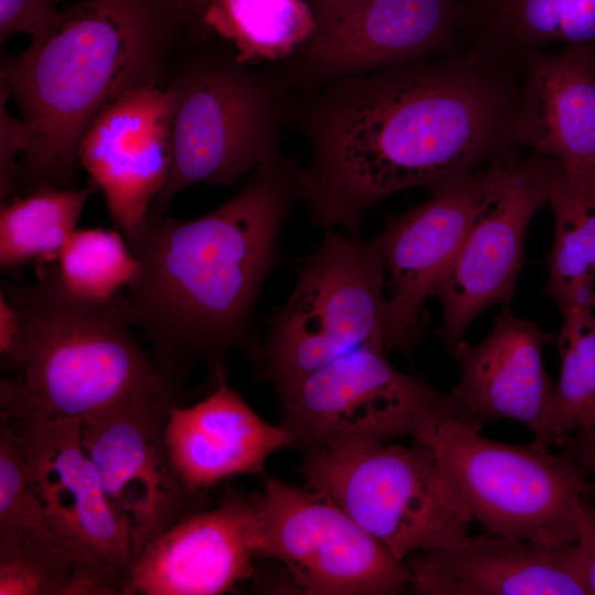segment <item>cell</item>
I'll return each mask as SVG.
<instances>
[{"instance_id":"484cf974","label":"cell","mask_w":595,"mask_h":595,"mask_svg":"<svg viewBox=\"0 0 595 595\" xmlns=\"http://www.w3.org/2000/svg\"><path fill=\"white\" fill-rule=\"evenodd\" d=\"M561 367L549 408L534 440L551 447L576 431L595 432V311L562 312L555 339Z\"/></svg>"},{"instance_id":"d6986e66","label":"cell","mask_w":595,"mask_h":595,"mask_svg":"<svg viewBox=\"0 0 595 595\" xmlns=\"http://www.w3.org/2000/svg\"><path fill=\"white\" fill-rule=\"evenodd\" d=\"M519 138L560 165L576 187L595 192V52L539 51L520 61Z\"/></svg>"},{"instance_id":"5b68a950","label":"cell","mask_w":595,"mask_h":595,"mask_svg":"<svg viewBox=\"0 0 595 595\" xmlns=\"http://www.w3.org/2000/svg\"><path fill=\"white\" fill-rule=\"evenodd\" d=\"M241 62L215 36L192 35L176 53L164 87L172 100V162L148 216L165 215L188 186H230L281 154L292 90L274 65Z\"/></svg>"},{"instance_id":"4fadbf2b","label":"cell","mask_w":595,"mask_h":595,"mask_svg":"<svg viewBox=\"0 0 595 595\" xmlns=\"http://www.w3.org/2000/svg\"><path fill=\"white\" fill-rule=\"evenodd\" d=\"M518 156V155H517ZM516 156L458 176L398 215L371 241L389 275L388 350L411 351L424 335V305L454 261L465 235Z\"/></svg>"},{"instance_id":"4316f807","label":"cell","mask_w":595,"mask_h":595,"mask_svg":"<svg viewBox=\"0 0 595 595\" xmlns=\"http://www.w3.org/2000/svg\"><path fill=\"white\" fill-rule=\"evenodd\" d=\"M53 266L61 285L89 302H108L134 281L139 261L125 235L106 228L77 229Z\"/></svg>"},{"instance_id":"836d02e7","label":"cell","mask_w":595,"mask_h":595,"mask_svg":"<svg viewBox=\"0 0 595 595\" xmlns=\"http://www.w3.org/2000/svg\"><path fill=\"white\" fill-rule=\"evenodd\" d=\"M558 446L586 472L593 486L591 496L595 497V432L576 431L564 436Z\"/></svg>"},{"instance_id":"9c48e42d","label":"cell","mask_w":595,"mask_h":595,"mask_svg":"<svg viewBox=\"0 0 595 595\" xmlns=\"http://www.w3.org/2000/svg\"><path fill=\"white\" fill-rule=\"evenodd\" d=\"M387 354L381 346L364 345L277 390L280 424L298 447L388 443L412 436L439 415L468 419L451 392L401 372Z\"/></svg>"},{"instance_id":"44dd1931","label":"cell","mask_w":595,"mask_h":595,"mask_svg":"<svg viewBox=\"0 0 595 595\" xmlns=\"http://www.w3.org/2000/svg\"><path fill=\"white\" fill-rule=\"evenodd\" d=\"M550 342L536 322L504 309L485 339L476 345L459 343L451 353L459 369L451 393L466 416L480 428L512 420L536 434L554 386L542 361Z\"/></svg>"},{"instance_id":"f546056e","label":"cell","mask_w":595,"mask_h":595,"mask_svg":"<svg viewBox=\"0 0 595 595\" xmlns=\"http://www.w3.org/2000/svg\"><path fill=\"white\" fill-rule=\"evenodd\" d=\"M8 97L0 90V197L6 202L21 191V160L26 134L19 118L8 111Z\"/></svg>"},{"instance_id":"e575fe53","label":"cell","mask_w":595,"mask_h":595,"mask_svg":"<svg viewBox=\"0 0 595 595\" xmlns=\"http://www.w3.org/2000/svg\"><path fill=\"white\" fill-rule=\"evenodd\" d=\"M190 21L198 35L209 34L204 20L213 0H172Z\"/></svg>"},{"instance_id":"4dcf8cb0","label":"cell","mask_w":595,"mask_h":595,"mask_svg":"<svg viewBox=\"0 0 595 595\" xmlns=\"http://www.w3.org/2000/svg\"><path fill=\"white\" fill-rule=\"evenodd\" d=\"M54 0H0V40L23 33L32 39L58 18Z\"/></svg>"},{"instance_id":"d6a6232c","label":"cell","mask_w":595,"mask_h":595,"mask_svg":"<svg viewBox=\"0 0 595 595\" xmlns=\"http://www.w3.org/2000/svg\"><path fill=\"white\" fill-rule=\"evenodd\" d=\"M20 334V314L7 294L0 290V357L4 368H14Z\"/></svg>"},{"instance_id":"7402d4cb","label":"cell","mask_w":595,"mask_h":595,"mask_svg":"<svg viewBox=\"0 0 595 595\" xmlns=\"http://www.w3.org/2000/svg\"><path fill=\"white\" fill-rule=\"evenodd\" d=\"M459 30L469 50L519 66L552 46L595 52V0H461Z\"/></svg>"},{"instance_id":"5bb4252c","label":"cell","mask_w":595,"mask_h":595,"mask_svg":"<svg viewBox=\"0 0 595 595\" xmlns=\"http://www.w3.org/2000/svg\"><path fill=\"white\" fill-rule=\"evenodd\" d=\"M556 167L554 161L534 153L509 161L469 226L433 292L443 310L437 335L450 354L465 340L466 329L483 311L511 301L528 227L548 202Z\"/></svg>"},{"instance_id":"2e32d148","label":"cell","mask_w":595,"mask_h":595,"mask_svg":"<svg viewBox=\"0 0 595 595\" xmlns=\"http://www.w3.org/2000/svg\"><path fill=\"white\" fill-rule=\"evenodd\" d=\"M78 163L105 198L127 241L147 221L172 162V100L167 89L145 85L106 105L78 143Z\"/></svg>"},{"instance_id":"ba28073f","label":"cell","mask_w":595,"mask_h":595,"mask_svg":"<svg viewBox=\"0 0 595 595\" xmlns=\"http://www.w3.org/2000/svg\"><path fill=\"white\" fill-rule=\"evenodd\" d=\"M307 486L334 500L396 559L444 548L474 521L419 442L305 450Z\"/></svg>"},{"instance_id":"6da1fadb","label":"cell","mask_w":595,"mask_h":595,"mask_svg":"<svg viewBox=\"0 0 595 595\" xmlns=\"http://www.w3.org/2000/svg\"><path fill=\"white\" fill-rule=\"evenodd\" d=\"M520 90V66L468 50L293 91L289 121L310 150L300 198L312 221L358 236L386 197L517 156Z\"/></svg>"},{"instance_id":"ac0fdd59","label":"cell","mask_w":595,"mask_h":595,"mask_svg":"<svg viewBox=\"0 0 595 595\" xmlns=\"http://www.w3.org/2000/svg\"><path fill=\"white\" fill-rule=\"evenodd\" d=\"M249 496L187 513L134 560L126 595H218L255 578Z\"/></svg>"},{"instance_id":"8fae6325","label":"cell","mask_w":595,"mask_h":595,"mask_svg":"<svg viewBox=\"0 0 595 595\" xmlns=\"http://www.w3.org/2000/svg\"><path fill=\"white\" fill-rule=\"evenodd\" d=\"M6 416L25 437L51 528L74 559L67 595H126L134 564L131 534L83 448L82 422Z\"/></svg>"},{"instance_id":"277c9868","label":"cell","mask_w":595,"mask_h":595,"mask_svg":"<svg viewBox=\"0 0 595 595\" xmlns=\"http://www.w3.org/2000/svg\"><path fill=\"white\" fill-rule=\"evenodd\" d=\"M31 284L1 282L21 318L14 379L0 380V413L85 420L134 401L183 394L137 340L123 293L89 302L68 293L51 263Z\"/></svg>"},{"instance_id":"f1b7e54d","label":"cell","mask_w":595,"mask_h":595,"mask_svg":"<svg viewBox=\"0 0 595 595\" xmlns=\"http://www.w3.org/2000/svg\"><path fill=\"white\" fill-rule=\"evenodd\" d=\"M0 418V529L53 532L32 475L25 437L14 420Z\"/></svg>"},{"instance_id":"d590c367","label":"cell","mask_w":595,"mask_h":595,"mask_svg":"<svg viewBox=\"0 0 595 595\" xmlns=\"http://www.w3.org/2000/svg\"><path fill=\"white\" fill-rule=\"evenodd\" d=\"M353 1H356V0H312L311 4L314 11V14L316 17V15L331 12Z\"/></svg>"},{"instance_id":"8d00e7d4","label":"cell","mask_w":595,"mask_h":595,"mask_svg":"<svg viewBox=\"0 0 595 595\" xmlns=\"http://www.w3.org/2000/svg\"><path fill=\"white\" fill-rule=\"evenodd\" d=\"M588 305L595 311V293L591 296Z\"/></svg>"},{"instance_id":"d4e9b609","label":"cell","mask_w":595,"mask_h":595,"mask_svg":"<svg viewBox=\"0 0 595 595\" xmlns=\"http://www.w3.org/2000/svg\"><path fill=\"white\" fill-rule=\"evenodd\" d=\"M548 202L554 237L547 260L545 293L561 312L588 305L595 293V193L574 186L558 164Z\"/></svg>"},{"instance_id":"9a60e30c","label":"cell","mask_w":595,"mask_h":595,"mask_svg":"<svg viewBox=\"0 0 595 595\" xmlns=\"http://www.w3.org/2000/svg\"><path fill=\"white\" fill-rule=\"evenodd\" d=\"M182 397L134 401L80 423L83 448L129 528L134 560L151 540L203 505V497L182 482L165 445L169 411Z\"/></svg>"},{"instance_id":"ffe728a7","label":"cell","mask_w":595,"mask_h":595,"mask_svg":"<svg viewBox=\"0 0 595 595\" xmlns=\"http://www.w3.org/2000/svg\"><path fill=\"white\" fill-rule=\"evenodd\" d=\"M164 439L182 482L202 497L229 478L263 475L273 453L296 446L283 425L262 419L228 386L227 379L192 405L174 404L169 411Z\"/></svg>"},{"instance_id":"7c38bea8","label":"cell","mask_w":595,"mask_h":595,"mask_svg":"<svg viewBox=\"0 0 595 595\" xmlns=\"http://www.w3.org/2000/svg\"><path fill=\"white\" fill-rule=\"evenodd\" d=\"M461 0H356L316 15L311 39L273 64L292 91L335 78L448 55Z\"/></svg>"},{"instance_id":"1f68e13d","label":"cell","mask_w":595,"mask_h":595,"mask_svg":"<svg viewBox=\"0 0 595 595\" xmlns=\"http://www.w3.org/2000/svg\"><path fill=\"white\" fill-rule=\"evenodd\" d=\"M576 543L584 558L588 594L595 595V497L593 496L581 500Z\"/></svg>"},{"instance_id":"83f0119b","label":"cell","mask_w":595,"mask_h":595,"mask_svg":"<svg viewBox=\"0 0 595 595\" xmlns=\"http://www.w3.org/2000/svg\"><path fill=\"white\" fill-rule=\"evenodd\" d=\"M74 570L53 532L0 529V595H67Z\"/></svg>"},{"instance_id":"3957f363","label":"cell","mask_w":595,"mask_h":595,"mask_svg":"<svg viewBox=\"0 0 595 595\" xmlns=\"http://www.w3.org/2000/svg\"><path fill=\"white\" fill-rule=\"evenodd\" d=\"M192 35L172 0H80L25 48L2 57L0 90L26 134L21 191L77 188L78 143L88 123L131 89L164 86Z\"/></svg>"},{"instance_id":"8992f818","label":"cell","mask_w":595,"mask_h":595,"mask_svg":"<svg viewBox=\"0 0 595 595\" xmlns=\"http://www.w3.org/2000/svg\"><path fill=\"white\" fill-rule=\"evenodd\" d=\"M463 416L439 415L411 436L436 459L448 485L484 532L542 544L577 541L586 472L534 440L509 444L479 434Z\"/></svg>"},{"instance_id":"30bf717a","label":"cell","mask_w":595,"mask_h":595,"mask_svg":"<svg viewBox=\"0 0 595 595\" xmlns=\"http://www.w3.org/2000/svg\"><path fill=\"white\" fill-rule=\"evenodd\" d=\"M249 497L255 558L279 562L301 593L389 595L410 586L405 562L322 491L266 477Z\"/></svg>"},{"instance_id":"52a82bcc","label":"cell","mask_w":595,"mask_h":595,"mask_svg":"<svg viewBox=\"0 0 595 595\" xmlns=\"http://www.w3.org/2000/svg\"><path fill=\"white\" fill-rule=\"evenodd\" d=\"M386 270L358 236L327 231L252 354L278 390L364 345L387 346Z\"/></svg>"},{"instance_id":"603a6c76","label":"cell","mask_w":595,"mask_h":595,"mask_svg":"<svg viewBox=\"0 0 595 595\" xmlns=\"http://www.w3.org/2000/svg\"><path fill=\"white\" fill-rule=\"evenodd\" d=\"M205 30L247 64H277L288 60L316 30L305 0H213Z\"/></svg>"},{"instance_id":"cb8c5ba5","label":"cell","mask_w":595,"mask_h":595,"mask_svg":"<svg viewBox=\"0 0 595 595\" xmlns=\"http://www.w3.org/2000/svg\"><path fill=\"white\" fill-rule=\"evenodd\" d=\"M96 191L41 186L2 202L0 210V266L13 272L32 261H55L77 230L84 207Z\"/></svg>"},{"instance_id":"7a4b0ae2","label":"cell","mask_w":595,"mask_h":595,"mask_svg":"<svg viewBox=\"0 0 595 595\" xmlns=\"http://www.w3.org/2000/svg\"><path fill=\"white\" fill-rule=\"evenodd\" d=\"M294 156L259 164L228 201L192 219L148 216L130 241L139 272L123 293L127 316L177 385L198 364L208 389L227 379L235 348L253 354L252 317L279 262V238L301 190Z\"/></svg>"},{"instance_id":"e0dca14e","label":"cell","mask_w":595,"mask_h":595,"mask_svg":"<svg viewBox=\"0 0 595 595\" xmlns=\"http://www.w3.org/2000/svg\"><path fill=\"white\" fill-rule=\"evenodd\" d=\"M422 595H586L578 544H542L484 532L405 561Z\"/></svg>"}]
</instances>
